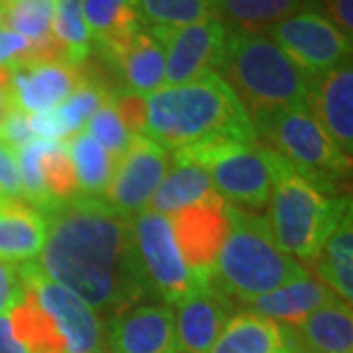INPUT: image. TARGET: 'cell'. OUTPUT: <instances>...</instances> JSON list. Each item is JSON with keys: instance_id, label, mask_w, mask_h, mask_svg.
Returning a JSON list of instances; mask_svg holds the SVG:
<instances>
[{"instance_id": "cell-1", "label": "cell", "mask_w": 353, "mask_h": 353, "mask_svg": "<svg viewBox=\"0 0 353 353\" xmlns=\"http://www.w3.org/2000/svg\"><path fill=\"white\" fill-rule=\"evenodd\" d=\"M41 271L87 303L102 322L153 296L139 265L132 216L101 196L77 194L43 212Z\"/></svg>"}, {"instance_id": "cell-2", "label": "cell", "mask_w": 353, "mask_h": 353, "mask_svg": "<svg viewBox=\"0 0 353 353\" xmlns=\"http://www.w3.org/2000/svg\"><path fill=\"white\" fill-rule=\"evenodd\" d=\"M148 124L143 136L163 150H183L218 138L257 139L234 90L218 73L145 97Z\"/></svg>"}, {"instance_id": "cell-3", "label": "cell", "mask_w": 353, "mask_h": 353, "mask_svg": "<svg viewBox=\"0 0 353 353\" xmlns=\"http://www.w3.org/2000/svg\"><path fill=\"white\" fill-rule=\"evenodd\" d=\"M216 73L234 90L252 126L265 116L304 104L308 77L265 32L226 30Z\"/></svg>"}, {"instance_id": "cell-4", "label": "cell", "mask_w": 353, "mask_h": 353, "mask_svg": "<svg viewBox=\"0 0 353 353\" xmlns=\"http://www.w3.org/2000/svg\"><path fill=\"white\" fill-rule=\"evenodd\" d=\"M228 236L214 265L212 283L240 304L281 289L310 273L273 238L267 218L226 204Z\"/></svg>"}, {"instance_id": "cell-5", "label": "cell", "mask_w": 353, "mask_h": 353, "mask_svg": "<svg viewBox=\"0 0 353 353\" xmlns=\"http://www.w3.org/2000/svg\"><path fill=\"white\" fill-rule=\"evenodd\" d=\"M267 152L271 163V212L267 222L273 238L290 257L312 265L341 216L352 208L350 194L330 199L277 153Z\"/></svg>"}, {"instance_id": "cell-6", "label": "cell", "mask_w": 353, "mask_h": 353, "mask_svg": "<svg viewBox=\"0 0 353 353\" xmlns=\"http://www.w3.org/2000/svg\"><path fill=\"white\" fill-rule=\"evenodd\" d=\"M257 141L277 153L330 199L341 196L352 173V157L334 145L304 104L283 108L253 124Z\"/></svg>"}, {"instance_id": "cell-7", "label": "cell", "mask_w": 353, "mask_h": 353, "mask_svg": "<svg viewBox=\"0 0 353 353\" xmlns=\"http://www.w3.org/2000/svg\"><path fill=\"white\" fill-rule=\"evenodd\" d=\"M176 153L199 163L226 204L263 210L271 201L269 152L257 139L218 138L189 145Z\"/></svg>"}, {"instance_id": "cell-8", "label": "cell", "mask_w": 353, "mask_h": 353, "mask_svg": "<svg viewBox=\"0 0 353 353\" xmlns=\"http://www.w3.org/2000/svg\"><path fill=\"white\" fill-rule=\"evenodd\" d=\"M132 226L139 265L153 296L163 299L167 304H179L201 289L176 248L167 216L145 208L132 216Z\"/></svg>"}, {"instance_id": "cell-9", "label": "cell", "mask_w": 353, "mask_h": 353, "mask_svg": "<svg viewBox=\"0 0 353 353\" xmlns=\"http://www.w3.org/2000/svg\"><path fill=\"white\" fill-rule=\"evenodd\" d=\"M18 275L24 290L55 324L65 353H106L104 322L87 303L51 281L36 261L20 265Z\"/></svg>"}, {"instance_id": "cell-10", "label": "cell", "mask_w": 353, "mask_h": 353, "mask_svg": "<svg viewBox=\"0 0 353 353\" xmlns=\"http://www.w3.org/2000/svg\"><path fill=\"white\" fill-rule=\"evenodd\" d=\"M306 77L352 59V38L320 14L303 10L265 32Z\"/></svg>"}, {"instance_id": "cell-11", "label": "cell", "mask_w": 353, "mask_h": 353, "mask_svg": "<svg viewBox=\"0 0 353 353\" xmlns=\"http://www.w3.org/2000/svg\"><path fill=\"white\" fill-rule=\"evenodd\" d=\"M171 153L143 134H132L124 155L116 161L114 175L102 201L114 210L136 216L145 210L171 167Z\"/></svg>"}, {"instance_id": "cell-12", "label": "cell", "mask_w": 353, "mask_h": 353, "mask_svg": "<svg viewBox=\"0 0 353 353\" xmlns=\"http://www.w3.org/2000/svg\"><path fill=\"white\" fill-rule=\"evenodd\" d=\"M150 32L163 46L167 87L185 85L206 73H216L226 41V26L220 20L179 28L153 26Z\"/></svg>"}, {"instance_id": "cell-13", "label": "cell", "mask_w": 353, "mask_h": 353, "mask_svg": "<svg viewBox=\"0 0 353 353\" xmlns=\"http://www.w3.org/2000/svg\"><path fill=\"white\" fill-rule=\"evenodd\" d=\"M179 252L199 285H208L228 236L226 202L220 194L167 216Z\"/></svg>"}, {"instance_id": "cell-14", "label": "cell", "mask_w": 353, "mask_h": 353, "mask_svg": "<svg viewBox=\"0 0 353 353\" xmlns=\"http://www.w3.org/2000/svg\"><path fill=\"white\" fill-rule=\"evenodd\" d=\"M85 65V63H83ZM67 61L28 59L8 69V99L18 110L50 112L75 90L85 79V69Z\"/></svg>"}, {"instance_id": "cell-15", "label": "cell", "mask_w": 353, "mask_h": 353, "mask_svg": "<svg viewBox=\"0 0 353 353\" xmlns=\"http://www.w3.org/2000/svg\"><path fill=\"white\" fill-rule=\"evenodd\" d=\"M304 106L343 155L353 150V67L352 59L320 75L308 77Z\"/></svg>"}, {"instance_id": "cell-16", "label": "cell", "mask_w": 353, "mask_h": 353, "mask_svg": "<svg viewBox=\"0 0 353 353\" xmlns=\"http://www.w3.org/2000/svg\"><path fill=\"white\" fill-rule=\"evenodd\" d=\"M106 326L110 353H179L175 314L167 304H139Z\"/></svg>"}, {"instance_id": "cell-17", "label": "cell", "mask_w": 353, "mask_h": 353, "mask_svg": "<svg viewBox=\"0 0 353 353\" xmlns=\"http://www.w3.org/2000/svg\"><path fill=\"white\" fill-rule=\"evenodd\" d=\"M179 353H208L226 324L236 316V301L210 281L176 304Z\"/></svg>"}, {"instance_id": "cell-18", "label": "cell", "mask_w": 353, "mask_h": 353, "mask_svg": "<svg viewBox=\"0 0 353 353\" xmlns=\"http://www.w3.org/2000/svg\"><path fill=\"white\" fill-rule=\"evenodd\" d=\"M104 61L126 83L128 90L152 94L165 87V53L159 39L150 30L97 46Z\"/></svg>"}, {"instance_id": "cell-19", "label": "cell", "mask_w": 353, "mask_h": 353, "mask_svg": "<svg viewBox=\"0 0 353 353\" xmlns=\"http://www.w3.org/2000/svg\"><path fill=\"white\" fill-rule=\"evenodd\" d=\"M292 353H353L352 304L336 299L308 314L296 326L283 328Z\"/></svg>"}, {"instance_id": "cell-20", "label": "cell", "mask_w": 353, "mask_h": 353, "mask_svg": "<svg viewBox=\"0 0 353 353\" xmlns=\"http://www.w3.org/2000/svg\"><path fill=\"white\" fill-rule=\"evenodd\" d=\"M46 241V220L22 196L0 194V261H32Z\"/></svg>"}, {"instance_id": "cell-21", "label": "cell", "mask_w": 353, "mask_h": 353, "mask_svg": "<svg viewBox=\"0 0 353 353\" xmlns=\"http://www.w3.org/2000/svg\"><path fill=\"white\" fill-rule=\"evenodd\" d=\"M336 299L340 296H336L334 290L328 289L322 281H316L308 275L273 292H267L243 306L248 308V312L269 318L273 322L281 320L285 326H296L306 316Z\"/></svg>"}, {"instance_id": "cell-22", "label": "cell", "mask_w": 353, "mask_h": 353, "mask_svg": "<svg viewBox=\"0 0 353 353\" xmlns=\"http://www.w3.org/2000/svg\"><path fill=\"white\" fill-rule=\"evenodd\" d=\"M218 192L212 187V181L201 165L192 159L173 152V169L167 173L159 189L155 190L150 210L159 214L171 216L176 210L199 204L216 196Z\"/></svg>"}, {"instance_id": "cell-23", "label": "cell", "mask_w": 353, "mask_h": 353, "mask_svg": "<svg viewBox=\"0 0 353 353\" xmlns=\"http://www.w3.org/2000/svg\"><path fill=\"white\" fill-rule=\"evenodd\" d=\"M322 283L334 290L343 303L353 301V224L352 208L341 216L336 230L330 234L314 263Z\"/></svg>"}, {"instance_id": "cell-24", "label": "cell", "mask_w": 353, "mask_h": 353, "mask_svg": "<svg viewBox=\"0 0 353 353\" xmlns=\"http://www.w3.org/2000/svg\"><path fill=\"white\" fill-rule=\"evenodd\" d=\"M283 350L285 338L277 322L245 310L228 322L208 353H279Z\"/></svg>"}, {"instance_id": "cell-25", "label": "cell", "mask_w": 353, "mask_h": 353, "mask_svg": "<svg viewBox=\"0 0 353 353\" xmlns=\"http://www.w3.org/2000/svg\"><path fill=\"white\" fill-rule=\"evenodd\" d=\"M90 39L97 46L124 39L143 30L138 0H81Z\"/></svg>"}, {"instance_id": "cell-26", "label": "cell", "mask_w": 353, "mask_h": 353, "mask_svg": "<svg viewBox=\"0 0 353 353\" xmlns=\"http://www.w3.org/2000/svg\"><path fill=\"white\" fill-rule=\"evenodd\" d=\"M308 0H216L218 20L226 30L267 32L271 26L303 12Z\"/></svg>"}, {"instance_id": "cell-27", "label": "cell", "mask_w": 353, "mask_h": 353, "mask_svg": "<svg viewBox=\"0 0 353 353\" xmlns=\"http://www.w3.org/2000/svg\"><path fill=\"white\" fill-rule=\"evenodd\" d=\"M65 145L75 167L79 190L85 196H102L116 169L112 155L87 130L73 134Z\"/></svg>"}, {"instance_id": "cell-28", "label": "cell", "mask_w": 353, "mask_h": 353, "mask_svg": "<svg viewBox=\"0 0 353 353\" xmlns=\"http://www.w3.org/2000/svg\"><path fill=\"white\" fill-rule=\"evenodd\" d=\"M112 94L114 92L104 81L97 79L94 73L85 69V79L81 81V85L61 104L53 108V116L57 120V126L61 130L63 138L85 130L90 116L97 112L104 102L110 101Z\"/></svg>"}, {"instance_id": "cell-29", "label": "cell", "mask_w": 353, "mask_h": 353, "mask_svg": "<svg viewBox=\"0 0 353 353\" xmlns=\"http://www.w3.org/2000/svg\"><path fill=\"white\" fill-rule=\"evenodd\" d=\"M14 336L30 353H46L53 350L63 352V341L51 318L36 303V299L24 290V299L8 312Z\"/></svg>"}, {"instance_id": "cell-30", "label": "cell", "mask_w": 353, "mask_h": 353, "mask_svg": "<svg viewBox=\"0 0 353 353\" xmlns=\"http://www.w3.org/2000/svg\"><path fill=\"white\" fill-rule=\"evenodd\" d=\"M53 36L59 41L67 63L75 67L87 63L92 50V39L85 24L81 0H55Z\"/></svg>"}, {"instance_id": "cell-31", "label": "cell", "mask_w": 353, "mask_h": 353, "mask_svg": "<svg viewBox=\"0 0 353 353\" xmlns=\"http://www.w3.org/2000/svg\"><path fill=\"white\" fill-rule=\"evenodd\" d=\"M141 14L153 26L179 28L218 20L216 0H138Z\"/></svg>"}, {"instance_id": "cell-32", "label": "cell", "mask_w": 353, "mask_h": 353, "mask_svg": "<svg viewBox=\"0 0 353 353\" xmlns=\"http://www.w3.org/2000/svg\"><path fill=\"white\" fill-rule=\"evenodd\" d=\"M41 176L43 185L53 201H69L79 194L75 167L69 157L65 141H55L41 157Z\"/></svg>"}, {"instance_id": "cell-33", "label": "cell", "mask_w": 353, "mask_h": 353, "mask_svg": "<svg viewBox=\"0 0 353 353\" xmlns=\"http://www.w3.org/2000/svg\"><path fill=\"white\" fill-rule=\"evenodd\" d=\"M87 132L112 155L114 161H118L124 155L130 145V136H132L114 110L112 99L104 102L101 108L90 116V120L87 122Z\"/></svg>"}, {"instance_id": "cell-34", "label": "cell", "mask_w": 353, "mask_h": 353, "mask_svg": "<svg viewBox=\"0 0 353 353\" xmlns=\"http://www.w3.org/2000/svg\"><path fill=\"white\" fill-rule=\"evenodd\" d=\"M114 110L130 134H143L148 124V101L128 88H118L112 94Z\"/></svg>"}, {"instance_id": "cell-35", "label": "cell", "mask_w": 353, "mask_h": 353, "mask_svg": "<svg viewBox=\"0 0 353 353\" xmlns=\"http://www.w3.org/2000/svg\"><path fill=\"white\" fill-rule=\"evenodd\" d=\"M34 139L38 138L30 130L28 114L10 104V108L4 112L2 120H0V141L12 150H20L22 145L34 141Z\"/></svg>"}, {"instance_id": "cell-36", "label": "cell", "mask_w": 353, "mask_h": 353, "mask_svg": "<svg viewBox=\"0 0 353 353\" xmlns=\"http://www.w3.org/2000/svg\"><path fill=\"white\" fill-rule=\"evenodd\" d=\"M304 10L324 16L345 36H353V0H308Z\"/></svg>"}, {"instance_id": "cell-37", "label": "cell", "mask_w": 353, "mask_h": 353, "mask_svg": "<svg viewBox=\"0 0 353 353\" xmlns=\"http://www.w3.org/2000/svg\"><path fill=\"white\" fill-rule=\"evenodd\" d=\"M28 59H32V43L12 30L0 28V69H10Z\"/></svg>"}, {"instance_id": "cell-38", "label": "cell", "mask_w": 353, "mask_h": 353, "mask_svg": "<svg viewBox=\"0 0 353 353\" xmlns=\"http://www.w3.org/2000/svg\"><path fill=\"white\" fill-rule=\"evenodd\" d=\"M24 299V287L18 275V267L0 261V314H8Z\"/></svg>"}, {"instance_id": "cell-39", "label": "cell", "mask_w": 353, "mask_h": 353, "mask_svg": "<svg viewBox=\"0 0 353 353\" xmlns=\"http://www.w3.org/2000/svg\"><path fill=\"white\" fill-rule=\"evenodd\" d=\"M0 194L22 196V181L16 152L0 141Z\"/></svg>"}, {"instance_id": "cell-40", "label": "cell", "mask_w": 353, "mask_h": 353, "mask_svg": "<svg viewBox=\"0 0 353 353\" xmlns=\"http://www.w3.org/2000/svg\"><path fill=\"white\" fill-rule=\"evenodd\" d=\"M0 353H30L14 336L8 314H0Z\"/></svg>"}, {"instance_id": "cell-41", "label": "cell", "mask_w": 353, "mask_h": 353, "mask_svg": "<svg viewBox=\"0 0 353 353\" xmlns=\"http://www.w3.org/2000/svg\"><path fill=\"white\" fill-rule=\"evenodd\" d=\"M8 87H10V77L8 69H0V120L4 112L10 108V99H8Z\"/></svg>"}, {"instance_id": "cell-42", "label": "cell", "mask_w": 353, "mask_h": 353, "mask_svg": "<svg viewBox=\"0 0 353 353\" xmlns=\"http://www.w3.org/2000/svg\"><path fill=\"white\" fill-rule=\"evenodd\" d=\"M46 353H65V352H61V350H53V352H46Z\"/></svg>"}, {"instance_id": "cell-43", "label": "cell", "mask_w": 353, "mask_h": 353, "mask_svg": "<svg viewBox=\"0 0 353 353\" xmlns=\"http://www.w3.org/2000/svg\"><path fill=\"white\" fill-rule=\"evenodd\" d=\"M279 353H292V352H290V350H287V347H285L283 352H279Z\"/></svg>"}, {"instance_id": "cell-44", "label": "cell", "mask_w": 353, "mask_h": 353, "mask_svg": "<svg viewBox=\"0 0 353 353\" xmlns=\"http://www.w3.org/2000/svg\"><path fill=\"white\" fill-rule=\"evenodd\" d=\"M6 2H8V0H0V6H2V4H6Z\"/></svg>"}]
</instances>
